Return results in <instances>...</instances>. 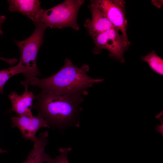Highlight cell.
Listing matches in <instances>:
<instances>
[{
	"instance_id": "cell-1",
	"label": "cell",
	"mask_w": 163,
	"mask_h": 163,
	"mask_svg": "<svg viewBox=\"0 0 163 163\" xmlns=\"http://www.w3.org/2000/svg\"><path fill=\"white\" fill-rule=\"evenodd\" d=\"M82 95L60 94L41 90L36 96L32 108L44 119L50 127L60 131L71 126L79 127V115L82 109Z\"/></svg>"
},
{
	"instance_id": "cell-18",
	"label": "cell",
	"mask_w": 163,
	"mask_h": 163,
	"mask_svg": "<svg viewBox=\"0 0 163 163\" xmlns=\"http://www.w3.org/2000/svg\"><path fill=\"white\" fill-rule=\"evenodd\" d=\"M6 152V151L3 150L2 149H0V153H5Z\"/></svg>"
},
{
	"instance_id": "cell-14",
	"label": "cell",
	"mask_w": 163,
	"mask_h": 163,
	"mask_svg": "<svg viewBox=\"0 0 163 163\" xmlns=\"http://www.w3.org/2000/svg\"><path fill=\"white\" fill-rule=\"evenodd\" d=\"M72 150L71 147L60 148L59 149L60 155L53 159L46 154L45 157V162L47 163H69L67 157L68 153Z\"/></svg>"
},
{
	"instance_id": "cell-11",
	"label": "cell",
	"mask_w": 163,
	"mask_h": 163,
	"mask_svg": "<svg viewBox=\"0 0 163 163\" xmlns=\"http://www.w3.org/2000/svg\"><path fill=\"white\" fill-rule=\"evenodd\" d=\"M48 133L45 131L40 133L33 142V149L22 163H44L46 153L45 149L48 141Z\"/></svg>"
},
{
	"instance_id": "cell-2",
	"label": "cell",
	"mask_w": 163,
	"mask_h": 163,
	"mask_svg": "<svg viewBox=\"0 0 163 163\" xmlns=\"http://www.w3.org/2000/svg\"><path fill=\"white\" fill-rule=\"evenodd\" d=\"M89 70L87 65L78 67L67 58L63 66L57 73L44 78H33L29 84L38 87L42 90L58 94L86 95L88 93L87 89L104 81L103 78L89 76L87 73Z\"/></svg>"
},
{
	"instance_id": "cell-10",
	"label": "cell",
	"mask_w": 163,
	"mask_h": 163,
	"mask_svg": "<svg viewBox=\"0 0 163 163\" xmlns=\"http://www.w3.org/2000/svg\"><path fill=\"white\" fill-rule=\"evenodd\" d=\"M24 92L19 95L15 91H13L8 95L12 107L9 111H14L17 116L31 111L33 101L36 97L32 91H28V88H25Z\"/></svg>"
},
{
	"instance_id": "cell-6",
	"label": "cell",
	"mask_w": 163,
	"mask_h": 163,
	"mask_svg": "<svg viewBox=\"0 0 163 163\" xmlns=\"http://www.w3.org/2000/svg\"><path fill=\"white\" fill-rule=\"evenodd\" d=\"M113 26L122 33L126 46L130 45L127 32L125 2L123 0H92Z\"/></svg>"
},
{
	"instance_id": "cell-17",
	"label": "cell",
	"mask_w": 163,
	"mask_h": 163,
	"mask_svg": "<svg viewBox=\"0 0 163 163\" xmlns=\"http://www.w3.org/2000/svg\"><path fill=\"white\" fill-rule=\"evenodd\" d=\"M152 3L154 4V5L156 6V5H156L157 7L159 6V7H160V6H162L160 5V4H159L160 3L162 4V2L161 3H160L161 2V1H159H159L158 2H157H157L156 1H152Z\"/></svg>"
},
{
	"instance_id": "cell-5",
	"label": "cell",
	"mask_w": 163,
	"mask_h": 163,
	"mask_svg": "<svg viewBox=\"0 0 163 163\" xmlns=\"http://www.w3.org/2000/svg\"><path fill=\"white\" fill-rule=\"evenodd\" d=\"M95 45L93 52L100 53L105 49L109 52L110 56L115 58L121 63H124V52L128 47L126 45L119 30L114 27L98 35L93 39Z\"/></svg>"
},
{
	"instance_id": "cell-13",
	"label": "cell",
	"mask_w": 163,
	"mask_h": 163,
	"mask_svg": "<svg viewBox=\"0 0 163 163\" xmlns=\"http://www.w3.org/2000/svg\"><path fill=\"white\" fill-rule=\"evenodd\" d=\"M141 59L147 63L150 69L156 73L163 75V59L154 50L141 57Z\"/></svg>"
},
{
	"instance_id": "cell-16",
	"label": "cell",
	"mask_w": 163,
	"mask_h": 163,
	"mask_svg": "<svg viewBox=\"0 0 163 163\" xmlns=\"http://www.w3.org/2000/svg\"><path fill=\"white\" fill-rule=\"evenodd\" d=\"M6 18V17L4 15H0V35H2L3 34L1 26L2 24L4 22Z\"/></svg>"
},
{
	"instance_id": "cell-4",
	"label": "cell",
	"mask_w": 163,
	"mask_h": 163,
	"mask_svg": "<svg viewBox=\"0 0 163 163\" xmlns=\"http://www.w3.org/2000/svg\"><path fill=\"white\" fill-rule=\"evenodd\" d=\"M84 0H66L47 10L43 9L37 23L46 24L51 28L69 27L79 30L77 17Z\"/></svg>"
},
{
	"instance_id": "cell-15",
	"label": "cell",
	"mask_w": 163,
	"mask_h": 163,
	"mask_svg": "<svg viewBox=\"0 0 163 163\" xmlns=\"http://www.w3.org/2000/svg\"><path fill=\"white\" fill-rule=\"evenodd\" d=\"M0 59L5 61L10 65L14 64L16 63L18 61V59L15 58L9 59L1 57H0Z\"/></svg>"
},
{
	"instance_id": "cell-12",
	"label": "cell",
	"mask_w": 163,
	"mask_h": 163,
	"mask_svg": "<svg viewBox=\"0 0 163 163\" xmlns=\"http://www.w3.org/2000/svg\"><path fill=\"white\" fill-rule=\"evenodd\" d=\"M27 72V68L20 62L14 66L0 70V93L3 94L5 85L11 77L21 73L24 75Z\"/></svg>"
},
{
	"instance_id": "cell-3",
	"label": "cell",
	"mask_w": 163,
	"mask_h": 163,
	"mask_svg": "<svg viewBox=\"0 0 163 163\" xmlns=\"http://www.w3.org/2000/svg\"><path fill=\"white\" fill-rule=\"evenodd\" d=\"M34 24L35 30L29 37L21 41L14 40L20 52L19 62L28 70L27 73L24 75L25 80L20 82L24 87H28L31 79L41 75L37 65V57L43 42L45 31L48 27L41 23Z\"/></svg>"
},
{
	"instance_id": "cell-9",
	"label": "cell",
	"mask_w": 163,
	"mask_h": 163,
	"mask_svg": "<svg viewBox=\"0 0 163 163\" xmlns=\"http://www.w3.org/2000/svg\"><path fill=\"white\" fill-rule=\"evenodd\" d=\"M8 10L11 12L17 11L27 16L37 23L39 17L43 10L41 3L38 0H8Z\"/></svg>"
},
{
	"instance_id": "cell-8",
	"label": "cell",
	"mask_w": 163,
	"mask_h": 163,
	"mask_svg": "<svg viewBox=\"0 0 163 163\" xmlns=\"http://www.w3.org/2000/svg\"><path fill=\"white\" fill-rule=\"evenodd\" d=\"M92 15L91 19L85 21L84 26L93 39L98 35L114 27L92 0L88 6Z\"/></svg>"
},
{
	"instance_id": "cell-7",
	"label": "cell",
	"mask_w": 163,
	"mask_h": 163,
	"mask_svg": "<svg viewBox=\"0 0 163 163\" xmlns=\"http://www.w3.org/2000/svg\"><path fill=\"white\" fill-rule=\"evenodd\" d=\"M11 120L12 127H17L23 138L33 142L36 139V133L40 129L50 128L44 119L38 115L34 117L31 111L17 117H12Z\"/></svg>"
}]
</instances>
